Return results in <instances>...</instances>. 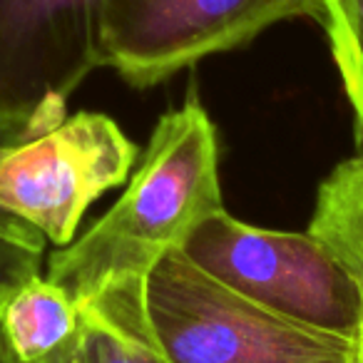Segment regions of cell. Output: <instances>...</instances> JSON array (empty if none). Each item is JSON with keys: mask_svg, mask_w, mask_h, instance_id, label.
<instances>
[{"mask_svg": "<svg viewBox=\"0 0 363 363\" xmlns=\"http://www.w3.org/2000/svg\"><path fill=\"white\" fill-rule=\"evenodd\" d=\"M222 207L219 145L212 117L194 95L160 117L130 187L77 242L48 259L52 284L80 308H145L152 269L184 249Z\"/></svg>", "mask_w": 363, "mask_h": 363, "instance_id": "obj_1", "label": "cell"}, {"mask_svg": "<svg viewBox=\"0 0 363 363\" xmlns=\"http://www.w3.org/2000/svg\"><path fill=\"white\" fill-rule=\"evenodd\" d=\"M145 318L169 363H353V338L267 311L202 272L182 249L152 269Z\"/></svg>", "mask_w": 363, "mask_h": 363, "instance_id": "obj_2", "label": "cell"}, {"mask_svg": "<svg viewBox=\"0 0 363 363\" xmlns=\"http://www.w3.org/2000/svg\"><path fill=\"white\" fill-rule=\"evenodd\" d=\"M182 252L232 291L289 321L356 338L361 291L348 269L311 232H274L219 209Z\"/></svg>", "mask_w": 363, "mask_h": 363, "instance_id": "obj_3", "label": "cell"}, {"mask_svg": "<svg viewBox=\"0 0 363 363\" xmlns=\"http://www.w3.org/2000/svg\"><path fill=\"white\" fill-rule=\"evenodd\" d=\"M298 18L321 23L323 0H105L100 60L145 90Z\"/></svg>", "mask_w": 363, "mask_h": 363, "instance_id": "obj_4", "label": "cell"}, {"mask_svg": "<svg viewBox=\"0 0 363 363\" xmlns=\"http://www.w3.org/2000/svg\"><path fill=\"white\" fill-rule=\"evenodd\" d=\"M135 162L137 145L115 120L77 112L0 152V212L67 247L92 202L120 187Z\"/></svg>", "mask_w": 363, "mask_h": 363, "instance_id": "obj_5", "label": "cell"}, {"mask_svg": "<svg viewBox=\"0 0 363 363\" xmlns=\"http://www.w3.org/2000/svg\"><path fill=\"white\" fill-rule=\"evenodd\" d=\"M105 0H0V120L33 135L65 120L70 95L102 67Z\"/></svg>", "mask_w": 363, "mask_h": 363, "instance_id": "obj_6", "label": "cell"}, {"mask_svg": "<svg viewBox=\"0 0 363 363\" xmlns=\"http://www.w3.org/2000/svg\"><path fill=\"white\" fill-rule=\"evenodd\" d=\"M80 331L77 303L43 274L0 291V348L11 363H55Z\"/></svg>", "mask_w": 363, "mask_h": 363, "instance_id": "obj_7", "label": "cell"}, {"mask_svg": "<svg viewBox=\"0 0 363 363\" xmlns=\"http://www.w3.org/2000/svg\"><path fill=\"white\" fill-rule=\"evenodd\" d=\"M308 232L348 269L361 291V321L353 338V363H363V152L341 162L316 194Z\"/></svg>", "mask_w": 363, "mask_h": 363, "instance_id": "obj_8", "label": "cell"}, {"mask_svg": "<svg viewBox=\"0 0 363 363\" xmlns=\"http://www.w3.org/2000/svg\"><path fill=\"white\" fill-rule=\"evenodd\" d=\"M80 338L55 363H169L155 346L150 331L122 326L95 311L80 308Z\"/></svg>", "mask_w": 363, "mask_h": 363, "instance_id": "obj_9", "label": "cell"}, {"mask_svg": "<svg viewBox=\"0 0 363 363\" xmlns=\"http://www.w3.org/2000/svg\"><path fill=\"white\" fill-rule=\"evenodd\" d=\"M323 30L363 145V0H323Z\"/></svg>", "mask_w": 363, "mask_h": 363, "instance_id": "obj_10", "label": "cell"}, {"mask_svg": "<svg viewBox=\"0 0 363 363\" xmlns=\"http://www.w3.org/2000/svg\"><path fill=\"white\" fill-rule=\"evenodd\" d=\"M45 242L48 239L30 224L0 212V291L40 274Z\"/></svg>", "mask_w": 363, "mask_h": 363, "instance_id": "obj_11", "label": "cell"}, {"mask_svg": "<svg viewBox=\"0 0 363 363\" xmlns=\"http://www.w3.org/2000/svg\"><path fill=\"white\" fill-rule=\"evenodd\" d=\"M30 137H35V135H33V132H28L26 127L13 125V122H6V120H0V152L6 150V147L18 145V142L30 140Z\"/></svg>", "mask_w": 363, "mask_h": 363, "instance_id": "obj_12", "label": "cell"}, {"mask_svg": "<svg viewBox=\"0 0 363 363\" xmlns=\"http://www.w3.org/2000/svg\"><path fill=\"white\" fill-rule=\"evenodd\" d=\"M0 363H11V361L6 358V353H3V348H0Z\"/></svg>", "mask_w": 363, "mask_h": 363, "instance_id": "obj_13", "label": "cell"}]
</instances>
